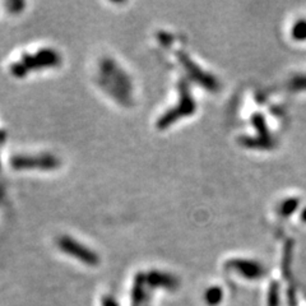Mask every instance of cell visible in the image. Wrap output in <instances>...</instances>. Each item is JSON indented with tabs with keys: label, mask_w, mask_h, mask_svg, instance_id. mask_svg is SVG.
<instances>
[{
	"label": "cell",
	"mask_w": 306,
	"mask_h": 306,
	"mask_svg": "<svg viewBox=\"0 0 306 306\" xmlns=\"http://www.w3.org/2000/svg\"><path fill=\"white\" fill-rule=\"evenodd\" d=\"M60 64V55L55 50L45 49L40 50L35 55H23L22 60L12 65V73L17 77H23L32 69H43V68H53Z\"/></svg>",
	"instance_id": "1"
},
{
	"label": "cell",
	"mask_w": 306,
	"mask_h": 306,
	"mask_svg": "<svg viewBox=\"0 0 306 306\" xmlns=\"http://www.w3.org/2000/svg\"><path fill=\"white\" fill-rule=\"evenodd\" d=\"M195 109V105H194L193 100L189 96L188 88L184 85H181L180 88V101L179 105L176 107H172L169 111H166L157 121V127L160 129H166L169 128L171 124H174V121H176L177 119L183 118V116L190 115L191 113Z\"/></svg>",
	"instance_id": "2"
},
{
	"label": "cell",
	"mask_w": 306,
	"mask_h": 306,
	"mask_svg": "<svg viewBox=\"0 0 306 306\" xmlns=\"http://www.w3.org/2000/svg\"><path fill=\"white\" fill-rule=\"evenodd\" d=\"M58 247L62 251H64L68 255L73 256V258L78 259V260L83 261V263L88 264V265H96L100 261L99 255L95 253L93 250L86 246L85 244H81L73 237L69 236H62L58 239Z\"/></svg>",
	"instance_id": "3"
},
{
	"label": "cell",
	"mask_w": 306,
	"mask_h": 306,
	"mask_svg": "<svg viewBox=\"0 0 306 306\" xmlns=\"http://www.w3.org/2000/svg\"><path fill=\"white\" fill-rule=\"evenodd\" d=\"M11 163L16 170H54L60 165L59 160L53 155L16 156Z\"/></svg>",
	"instance_id": "4"
},
{
	"label": "cell",
	"mask_w": 306,
	"mask_h": 306,
	"mask_svg": "<svg viewBox=\"0 0 306 306\" xmlns=\"http://www.w3.org/2000/svg\"><path fill=\"white\" fill-rule=\"evenodd\" d=\"M293 37L297 40H303L306 39V23L300 22L293 27Z\"/></svg>",
	"instance_id": "5"
},
{
	"label": "cell",
	"mask_w": 306,
	"mask_h": 306,
	"mask_svg": "<svg viewBox=\"0 0 306 306\" xmlns=\"http://www.w3.org/2000/svg\"><path fill=\"white\" fill-rule=\"evenodd\" d=\"M219 295H221V293H219V291L217 288H214V289H212L211 292H209V293H208V298H209V300L212 301V302H216L217 300H218L219 298Z\"/></svg>",
	"instance_id": "6"
},
{
	"label": "cell",
	"mask_w": 306,
	"mask_h": 306,
	"mask_svg": "<svg viewBox=\"0 0 306 306\" xmlns=\"http://www.w3.org/2000/svg\"><path fill=\"white\" fill-rule=\"evenodd\" d=\"M105 306H118V305H116L114 300H107L106 302H105Z\"/></svg>",
	"instance_id": "7"
},
{
	"label": "cell",
	"mask_w": 306,
	"mask_h": 306,
	"mask_svg": "<svg viewBox=\"0 0 306 306\" xmlns=\"http://www.w3.org/2000/svg\"><path fill=\"white\" fill-rule=\"evenodd\" d=\"M302 217H303V219H306V211H303V214H302Z\"/></svg>",
	"instance_id": "8"
}]
</instances>
